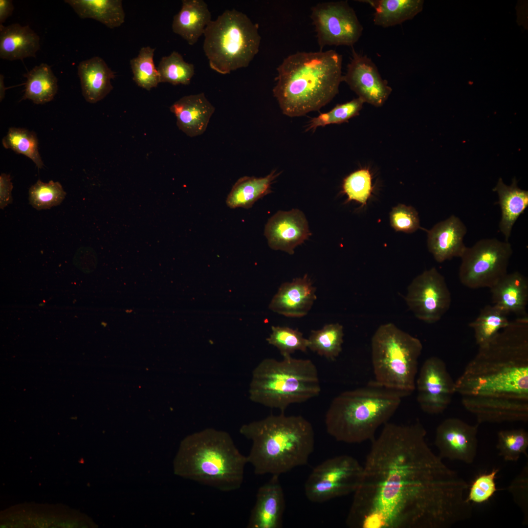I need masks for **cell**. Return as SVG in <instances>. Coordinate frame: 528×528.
Wrapping results in <instances>:
<instances>
[{
	"mask_svg": "<svg viewBox=\"0 0 528 528\" xmlns=\"http://www.w3.org/2000/svg\"><path fill=\"white\" fill-rule=\"evenodd\" d=\"M417 421L386 423L363 465L346 523L352 528H449L471 518L469 485L436 455Z\"/></svg>",
	"mask_w": 528,
	"mask_h": 528,
	"instance_id": "cell-1",
	"label": "cell"
},
{
	"mask_svg": "<svg viewBox=\"0 0 528 528\" xmlns=\"http://www.w3.org/2000/svg\"><path fill=\"white\" fill-rule=\"evenodd\" d=\"M455 389L479 424L528 421V315L510 321L479 347Z\"/></svg>",
	"mask_w": 528,
	"mask_h": 528,
	"instance_id": "cell-2",
	"label": "cell"
},
{
	"mask_svg": "<svg viewBox=\"0 0 528 528\" xmlns=\"http://www.w3.org/2000/svg\"><path fill=\"white\" fill-rule=\"evenodd\" d=\"M342 56L335 50L297 52L277 68L273 94L285 115L302 116L330 103L343 82Z\"/></svg>",
	"mask_w": 528,
	"mask_h": 528,
	"instance_id": "cell-3",
	"label": "cell"
},
{
	"mask_svg": "<svg viewBox=\"0 0 528 528\" xmlns=\"http://www.w3.org/2000/svg\"><path fill=\"white\" fill-rule=\"evenodd\" d=\"M239 431L252 441L247 458L258 475L280 476L306 465L314 448L313 427L301 416L271 415L242 425Z\"/></svg>",
	"mask_w": 528,
	"mask_h": 528,
	"instance_id": "cell-4",
	"label": "cell"
},
{
	"mask_svg": "<svg viewBox=\"0 0 528 528\" xmlns=\"http://www.w3.org/2000/svg\"><path fill=\"white\" fill-rule=\"evenodd\" d=\"M247 463L228 433L207 428L182 440L173 465L176 475L229 492L241 487Z\"/></svg>",
	"mask_w": 528,
	"mask_h": 528,
	"instance_id": "cell-5",
	"label": "cell"
},
{
	"mask_svg": "<svg viewBox=\"0 0 528 528\" xmlns=\"http://www.w3.org/2000/svg\"><path fill=\"white\" fill-rule=\"evenodd\" d=\"M408 395L374 381L344 392L332 400L325 416L328 433L338 441L358 443L372 440Z\"/></svg>",
	"mask_w": 528,
	"mask_h": 528,
	"instance_id": "cell-6",
	"label": "cell"
},
{
	"mask_svg": "<svg viewBox=\"0 0 528 528\" xmlns=\"http://www.w3.org/2000/svg\"><path fill=\"white\" fill-rule=\"evenodd\" d=\"M283 357L262 360L253 371L248 392L252 401L282 413L289 405L305 402L321 392L318 371L310 360Z\"/></svg>",
	"mask_w": 528,
	"mask_h": 528,
	"instance_id": "cell-7",
	"label": "cell"
},
{
	"mask_svg": "<svg viewBox=\"0 0 528 528\" xmlns=\"http://www.w3.org/2000/svg\"><path fill=\"white\" fill-rule=\"evenodd\" d=\"M259 26L245 14L226 10L205 28L203 49L210 68L221 74L246 67L259 52Z\"/></svg>",
	"mask_w": 528,
	"mask_h": 528,
	"instance_id": "cell-8",
	"label": "cell"
},
{
	"mask_svg": "<svg viewBox=\"0 0 528 528\" xmlns=\"http://www.w3.org/2000/svg\"><path fill=\"white\" fill-rule=\"evenodd\" d=\"M374 382L383 387L410 395L416 389L419 339L393 323L380 326L371 341Z\"/></svg>",
	"mask_w": 528,
	"mask_h": 528,
	"instance_id": "cell-9",
	"label": "cell"
},
{
	"mask_svg": "<svg viewBox=\"0 0 528 528\" xmlns=\"http://www.w3.org/2000/svg\"><path fill=\"white\" fill-rule=\"evenodd\" d=\"M513 250L508 242L483 239L466 247L461 257L459 278L465 286L490 288L507 273Z\"/></svg>",
	"mask_w": 528,
	"mask_h": 528,
	"instance_id": "cell-10",
	"label": "cell"
},
{
	"mask_svg": "<svg viewBox=\"0 0 528 528\" xmlns=\"http://www.w3.org/2000/svg\"><path fill=\"white\" fill-rule=\"evenodd\" d=\"M363 465L352 456L343 455L324 461L313 468L305 484L310 502L322 503L354 493L362 478Z\"/></svg>",
	"mask_w": 528,
	"mask_h": 528,
	"instance_id": "cell-11",
	"label": "cell"
},
{
	"mask_svg": "<svg viewBox=\"0 0 528 528\" xmlns=\"http://www.w3.org/2000/svg\"><path fill=\"white\" fill-rule=\"evenodd\" d=\"M310 18L320 51L327 45L352 46L362 34L363 26L347 1L318 3L311 7Z\"/></svg>",
	"mask_w": 528,
	"mask_h": 528,
	"instance_id": "cell-12",
	"label": "cell"
},
{
	"mask_svg": "<svg viewBox=\"0 0 528 528\" xmlns=\"http://www.w3.org/2000/svg\"><path fill=\"white\" fill-rule=\"evenodd\" d=\"M405 299L415 316L428 324L440 320L452 301L444 277L435 267L425 270L413 280Z\"/></svg>",
	"mask_w": 528,
	"mask_h": 528,
	"instance_id": "cell-13",
	"label": "cell"
},
{
	"mask_svg": "<svg viewBox=\"0 0 528 528\" xmlns=\"http://www.w3.org/2000/svg\"><path fill=\"white\" fill-rule=\"evenodd\" d=\"M416 388L421 409L431 415L443 413L456 393L455 381L445 362L437 356L430 357L424 362L416 380Z\"/></svg>",
	"mask_w": 528,
	"mask_h": 528,
	"instance_id": "cell-14",
	"label": "cell"
},
{
	"mask_svg": "<svg viewBox=\"0 0 528 528\" xmlns=\"http://www.w3.org/2000/svg\"><path fill=\"white\" fill-rule=\"evenodd\" d=\"M347 71L343 75L345 82L361 99L376 107L383 106L392 91L387 80L383 79L373 61L352 49V56Z\"/></svg>",
	"mask_w": 528,
	"mask_h": 528,
	"instance_id": "cell-15",
	"label": "cell"
},
{
	"mask_svg": "<svg viewBox=\"0 0 528 528\" xmlns=\"http://www.w3.org/2000/svg\"><path fill=\"white\" fill-rule=\"evenodd\" d=\"M479 424H469L455 418L444 419L437 427L435 444L442 459L473 462L478 447L477 433Z\"/></svg>",
	"mask_w": 528,
	"mask_h": 528,
	"instance_id": "cell-16",
	"label": "cell"
},
{
	"mask_svg": "<svg viewBox=\"0 0 528 528\" xmlns=\"http://www.w3.org/2000/svg\"><path fill=\"white\" fill-rule=\"evenodd\" d=\"M264 234L271 249L291 255L296 246L308 239L311 233L303 212L292 209L279 211L273 215L265 225Z\"/></svg>",
	"mask_w": 528,
	"mask_h": 528,
	"instance_id": "cell-17",
	"label": "cell"
},
{
	"mask_svg": "<svg viewBox=\"0 0 528 528\" xmlns=\"http://www.w3.org/2000/svg\"><path fill=\"white\" fill-rule=\"evenodd\" d=\"M279 477L272 475L267 482L259 488L247 528L282 527L286 501Z\"/></svg>",
	"mask_w": 528,
	"mask_h": 528,
	"instance_id": "cell-18",
	"label": "cell"
},
{
	"mask_svg": "<svg viewBox=\"0 0 528 528\" xmlns=\"http://www.w3.org/2000/svg\"><path fill=\"white\" fill-rule=\"evenodd\" d=\"M466 232L464 223L452 215L428 231V250L438 263L455 257L461 258L466 248L463 242Z\"/></svg>",
	"mask_w": 528,
	"mask_h": 528,
	"instance_id": "cell-19",
	"label": "cell"
},
{
	"mask_svg": "<svg viewBox=\"0 0 528 528\" xmlns=\"http://www.w3.org/2000/svg\"><path fill=\"white\" fill-rule=\"evenodd\" d=\"M316 287L307 274L285 282L273 297L269 308L288 317L306 315L316 299Z\"/></svg>",
	"mask_w": 528,
	"mask_h": 528,
	"instance_id": "cell-20",
	"label": "cell"
},
{
	"mask_svg": "<svg viewBox=\"0 0 528 528\" xmlns=\"http://www.w3.org/2000/svg\"><path fill=\"white\" fill-rule=\"evenodd\" d=\"M176 118V125L187 135L195 137L203 133L215 108L204 93L184 96L170 108Z\"/></svg>",
	"mask_w": 528,
	"mask_h": 528,
	"instance_id": "cell-21",
	"label": "cell"
},
{
	"mask_svg": "<svg viewBox=\"0 0 528 528\" xmlns=\"http://www.w3.org/2000/svg\"><path fill=\"white\" fill-rule=\"evenodd\" d=\"M492 302L509 314L527 315L528 280L518 271L506 273L490 288Z\"/></svg>",
	"mask_w": 528,
	"mask_h": 528,
	"instance_id": "cell-22",
	"label": "cell"
},
{
	"mask_svg": "<svg viewBox=\"0 0 528 528\" xmlns=\"http://www.w3.org/2000/svg\"><path fill=\"white\" fill-rule=\"evenodd\" d=\"M77 68L82 94L88 102H98L112 89L111 80L115 78V73L102 58L95 56L83 61Z\"/></svg>",
	"mask_w": 528,
	"mask_h": 528,
	"instance_id": "cell-23",
	"label": "cell"
},
{
	"mask_svg": "<svg viewBox=\"0 0 528 528\" xmlns=\"http://www.w3.org/2000/svg\"><path fill=\"white\" fill-rule=\"evenodd\" d=\"M40 37L28 25L0 24V57L10 61L35 57Z\"/></svg>",
	"mask_w": 528,
	"mask_h": 528,
	"instance_id": "cell-24",
	"label": "cell"
},
{
	"mask_svg": "<svg viewBox=\"0 0 528 528\" xmlns=\"http://www.w3.org/2000/svg\"><path fill=\"white\" fill-rule=\"evenodd\" d=\"M211 21V14L204 0H183L180 10L174 17L172 28L189 44L193 45L204 34Z\"/></svg>",
	"mask_w": 528,
	"mask_h": 528,
	"instance_id": "cell-25",
	"label": "cell"
},
{
	"mask_svg": "<svg viewBox=\"0 0 528 528\" xmlns=\"http://www.w3.org/2000/svg\"><path fill=\"white\" fill-rule=\"evenodd\" d=\"M517 183L516 178H514L511 184L506 185L500 178L493 189L498 194L501 211L499 230L506 242H508L515 222L528 207V191L520 188Z\"/></svg>",
	"mask_w": 528,
	"mask_h": 528,
	"instance_id": "cell-26",
	"label": "cell"
},
{
	"mask_svg": "<svg viewBox=\"0 0 528 528\" xmlns=\"http://www.w3.org/2000/svg\"><path fill=\"white\" fill-rule=\"evenodd\" d=\"M280 173L273 170L264 177L244 176L233 186L226 203L232 209H248L259 199L272 192L271 185Z\"/></svg>",
	"mask_w": 528,
	"mask_h": 528,
	"instance_id": "cell-27",
	"label": "cell"
},
{
	"mask_svg": "<svg viewBox=\"0 0 528 528\" xmlns=\"http://www.w3.org/2000/svg\"><path fill=\"white\" fill-rule=\"evenodd\" d=\"M374 10L373 22L375 25L389 27L400 24L412 19L421 11V0H365Z\"/></svg>",
	"mask_w": 528,
	"mask_h": 528,
	"instance_id": "cell-28",
	"label": "cell"
},
{
	"mask_svg": "<svg viewBox=\"0 0 528 528\" xmlns=\"http://www.w3.org/2000/svg\"><path fill=\"white\" fill-rule=\"evenodd\" d=\"M81 19L95 20L113 29L125 22V13L121 0H65Z\"/></svg>",
	"mask_w": 528,
	"mask_h": 528,
	"instance_id": "cell-29",
	"label": "cell"
},
{
	"mask_svg": "<svg viewBox=\"0 0 528 528\" xmlns=\"http://www.w3.org/2000/svg\"><path fill=\"white\" fill-rule=\"evenodd\" d=\"M24 77L26 81L22 100L28 99L39 105L53 99L58 90V80L49 66L44 63L36 66Z\"/></svg>",
	"mask_w": 528,
	"mask_h": 528,
	"instance_id": "cell-30",
	"label": "cell"
},
{
	"mask_svg": "<svg viewBox=\"0 0 528 528\" xmlns=\"http://www.w3.org/2000/svg\"><path fill=\"white\" fill-rule=\"evenodd\" d=\"M509 314L492 304L483 308L478 317L469 324L474 330L476 344L482 347L488 343L510 322Z\"/></svg>",
	"mask_w": 528,
	"mask_h": 528,
	"instance_id": "cell-31",
	"label": "cell"
},
{
	"mask_svg": "<svg viewBox=\"0 0 528 528\" xmlns=\"http://www.w3.org/2000/svg\"><path fill=\"white\" fill-rule=\"evenodd\" d=\"M343 336L341 325L327 324L320 330L311 331L308 339V348L320 356L334 360L342 351Z\"/></svg>",
	"mask_w": 528,
	"mask_h": 528,
	"instance_id": "cell-32",
	"label": "cell"
},
{
	"mask_svg": "<svg viewBox=\"0 0 528 528\" xmlns=\"http://www.w3.org/2000/svg\"><path fill=\"white\" fill-rule=\"evenodd\" d=\"M3 146L17 154H23L35 164L38 169L44 166L39 152L36 134L24 128L11 127L2 139Z\"/></svg>",
	"mask_w": 528,
	"mask_h": 528,
	"instance_id": "cell-33",
	"label": "cell"
},
{
	"mask_svg": "<svg viewBox=\"0 0 528 528\" xmlns=\"http://www.w3.org/2000/svg\"><path fill=\"white\" fill-rule=\"evenodd\" d=\"M157 69L160 83L173 85H189L195 74L194 65L186 62L182 55L176 51L163 57Z\"/></svg>",
	"mask_w": 528,
	"mask_h": 528,
	"instance_id": "cell-34",
	"label": "cell"
},
{
	"mask_svg": "<svg viewBox=\"0 0 528 528\" xmlns=\"http://www.w3.org/2000/svg\"><path fill=\"white\" fill-rule=\"evenodd\" d=\"M155 50L149 46L143 47L137 56L130 61L133 80L139 87L147 90L160 83L158 72L154 62Z\"/></svg>",
	"mask_w": 528,
	"mask_h": 528,
	"instance_id": "cell-35",
	"label": "cell"
},
{
	"mask_svg": "<svg viewBox=\"0 0 528 528\" xmlns=\"http://www.w3.org/2000/svg\"><path fill=\"white\" fill-rule=\"evenodd\" d=\"M528 433L523 428L502 430L497 433L496 448L506 462H517L522 454L528 457Z\"/></svg>",
	"mask_w": 528,
	"mask_h": 528,
	"instance_id": "cell-36",
	"label": "cell"
},
{
	"mask_svg": "<svg viewBox=\"0 0 528 528\" xmlns=\"http://www.w3.org/2000/svg\"><path fill=\"white\" fill-rule=\"evenodd\" d=\"M66 195L59 182L44 183L38 180L29 189V204L38 210L49 209L59 205Z\"/></svg>",
	"mask_w": 528,
	"mask_h": 528,
	"instance_id": "cell-37",
	"label": "cell"
},
{
	"mask_svg": "<svg viewBox=\"0 0 528 528\" xmlns=\"http://www.w3.org/2000/svg\"><path fill=\"white\" fill-rule=\"evenodd\" d=\"M271 329L272 332L266 341L276 347L283 357L290 356L296 351L307 352L308 340L298 329L279 326H272Z\"/></svg>",
	"mask_w": 528,
	"mask_h": 528,
	"instance_id": "cell-38",
	"label": "cell"
},
{
	"mask_svg": "<svg viewBox=\"0 0 528 528\" xmlns=\"http://www.w3.org/2000/svg\"><path fill=\"white\" fill-rule=\"evenodd\" d=\"M364 102L357 97L346 103L337 104L330 110L320 113L309 121L306 131H315L319 127L330 124H339L348 122L351 118L357 116L363 107Z\"/></svg>",
	"mask_w": 528,
	"mask_h": 528,
	"instance_id": "cell-39",
	"label": "cell"
},
{
	"mask_svg": "<svg viewBox=\"0 0 528 528\" xmlns=\"http://www.w3.org/2000/svg\"><path fill=\"white\" fill-rule=\"evenodd\" d=\"M373 190L372 176L368 168L356 170L343 180L342 191L348 197V201L354 200L366 204Z\"/></svg>",
	"mask_w": 528,
	"mask_h": 528,
	"instance_id": "cell-40",
	"label": "cell"
},
{
	"mask_svg": "<svg viewBox=\"0 0 528 528\" xmlns=\"http://www.w3.org/2000/svg\"><path fill=\"white\" fill-rule=\"evenodd\" d=\"M499 472V468H494L489 472L478 475L469 486L466 500L478 504L487 502L497 491L495 480Z\"/></svg>",
	"mask_w": 528,
	"mask_h": 528,
	"instance_id": "cell-41",
	"label": "cell"
},
{
	"mask_svg": "<svg viewBox=\"0 0 528 528\" xmlns=\"http://www.w3.org/2000/svg\"><path fill=\"white\" fill-rule=\"evenodd\" d=\"M391 226L396 231L413 233L420 228L418 214L413 207L399 204L390 213Z\"/></svg>",
	"mask_w": 528,
	"mask_h": 528,
	"instance_id": "cell-42",
	"label": "cell"
},
{
	"mask_svg": "<svg viewBox=\"0 0 528 528\" xmlns=\"http://www.w3.org/2000/svg\"><path fill=\"white\" fill-rule=\"evenodd\" d=\"M515 503L521 509L524 519L523 525L528 523V466L523 468L520 474L513 480L508 487Z\"/></svg>",
	"mask_w": 528,
	"mask_h": 528,
	"instance_id": "cell-43",
	"label": "cell"
},
{
	"mask_svg": "<svg viewBox=\"0 0 528 528\" xmlns=\"http://www.w3.org/2000/svg\"><path fill=\"white\" fill-rule=\"evenodd\" d=\"M13 188L9 175L2 173L0 176V207L3 209L12 202Z\"/></svg>",
	"mask_w": 528,
	"mask_h": 528,
	"instance_id": "cell-44",
	"label": "cell"
},
{
	"mask_svg": "<svg viewBox=\"0 0 528 528\" xmlns=\"http://www.w3.org/2000/svg\"><path fill=\"white\" fill-rule=\"evenodd\" d=\"M14 5L11 0H0V23L2 24L12 14Z\"/></svg>",
	"mask_w": 528,
	"mask_h": 528,
	"instance_id": "cell-45",
	"label": "cell"
},
{
	"mask_svg": "<svg viewBox=\"0 0 528 528\" xmlns=\"http://www.w3.org/2000/svg\"><path fill=\"white\" fill-rule=\"evenodd\" d=\"M4 76L0 75V101H1L5 96L6 88L4 84Z\"/></svg>",
	"mask_w": 528,
	"mask_h": 528,
	"instance_id": "cell-46",
	"label": "cell"
},
{
	"mask_svg": "<svg viewBox=\"0 0 528 528\" xmlns=\"http://www.w3.org/2000/svg\"><path fill=\"white\" fill-rule=\"evenodd\" d=\"M126 311L127 312H132V310H126Z\"/></svg>",
	"mask_w": 528,
	"mask_h": 528,
	"instance_id": "cell-47",
	"label": "cell"
}]
</instances>
